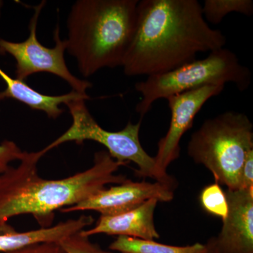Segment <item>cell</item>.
Masks as SVG:
<instances>
[{"mask_svg":"<svg viewBox=\"0 0 253 253\" xmlns=\"http://www.w3.org/2000/svg\"><path fill=\"white\" fill-rule=\"evenodd\" d=\"M226 43L222 32L205 20L197 0H141L122 67L128 77L162 74Z\"/></svg>","mask_w":253,"mask_h":253,"instance_id":"6da1fadb","label":"cell"},{"mask_svg":"<svg viewBox=\"0 0 253 253\" xmlns=\"http://www.w3.org/2000/svg\"><path fill=\"white\" fill-rule=\"evenodd\" d=\"M42 151L25 152L17 167L0 174V224L11 218L31 214L42 228L49 227L58 210L79 204L109 184H121L126 176L116 174L126 163L113 159L107 151L94 155L89 169L61 179H46L38 174Z\"/></svg>","mask_w":253,"mask_h":253,"instance_id":"7a4b0ae2","label":"cell"},{"mask_svg":"<svg viewBox=\"0 0 253 253\" xmlns=\"http://www.w3.org/2000/svg\"><path fill=\"white\" fill-rule=\"evenodd\" d=\"M139 0H78L67 20L66 50L89 77L122 66L135 27Z\"/></svg>","mask_w":253,"mask_h":253,"instance_id":"3957f363","label":"cell"},{"mask_svg":"<svg viewBox=\"0 0 253 253\" xmlns=\"http://www.w3.org/2000/svg\"><path fill=\"white\" fill-rule=\"evenodd\" d=\"M253 150V125L245 113L229 111L206 120L193 133L187 154L228 190L241 187V173Z\"/></svg>","mask_w":253,"mask_h":253,"instance_id":"277c9868","label":"cell"},{"mask_svg":"<svg viewBox=\"0 0 253 253\" xmlns=\"http://www.w3.org/2000/svg\"><path fill=\"white\" fill-rule=\"evenodd\" d=\"M235 84L239 91L249 89L251 72L231 50L221 48L206 58L194 60L169 72L149 76L135 84L141 94L136 111L143 118L155 101L206 86Z\"/></svg>","mask_w":253,"mask_h":253,"instance_id":"5b68a950","label":"cell"},{"mask_svg":"<svg viewBox=\"0 0 253 253\" xmlns=\"http://www.w3.org/2000/svg\"><path fill=\"white\" fill-rule=\"evenodd\" d=\"M85 101L79 99L66 104L72 116V125L62 135L42 150V152L45 154L68 141H75L78 144L87 140L96 141L107 149L113 159L126 164L130 162L136 164L139 168L136 170L137 175L168 184L158 173L154 157L150 156L141 146L139 139L141 119L136 124L128 123L122 130L107 131L95 121L86 107Z\"/></svg>","mask_w":253,"mask_h":253,"instance_id":"8992f818","label":"cell"},{"mask_svg":"<svg viewBox=\"0 0 253 253\" xmlns=\"http://www.w3.org/2000/svg\"><path fill=\"white\" fill-rule=\"evenodd\" d=\"M45 1H43L35 8V13L30 21V34L26 41L14 42L0 39V54L11 55L16 60V79L24 82L26 78L35 73H49L67 82L73 90L81 94H86L92 84L89 81L78 79L70 72L64 53L67 44L66 40L61 41L59 27L54 31V47L43 46L37 38V25L38 17Z\"/></svg>","mask_w":253,"mask_h":253,"instance_id":"52a82bcc","label":"cell"},{"mask_svg":"<svg viewBox=\"0 0 253 253\" xmlns=\"http://www.w3.org/2000/svg\"><path fill=\"white\" fill-rule=\"evenodd\" d=\"M224 86H206L168 98L171 112L170 123L166 136L158 143L155 156L156 169L169 185L176 187L175 179L167 172L171 163L180 155V141L186 131L192 127L194 118L208 100L221 94Z\"/></svg>","mask_w":253,"mask_h":253,"instance_id":"ba28073f","label":"cell"},{"mask_svg":"<svg viewBox=\"0 0 253 253\" xmlns=\"http://www.w3.org/2000/svg\"><path fill=\"white\" fill-rule=\"evenodd\" d=\"M174 187L155 181L125 182L105 188L79 204L60 210L61 212L96 211L101 215L111 216L127 212L140 206L148 200L155 199L158 202H169L174 199Z\"/></svg>","mask_w":253,"mask_h":253,"instance_id":"9c48e42d","label":"cell"},{"mask_svg":"<svg viewBox=\"0 0 253 253\" xmlns=\"http://www.w3.org/2000/svg\"><path fill=\"white\" fill-rule=\"evenodd\" d=\"M227 216L214 237L220 253H253V189L228 190Z\"/></svg>","mask_w":253,"mask_h":253,"instance_id":"30bf717a","label":"cell"},{"mask_svg":"<svg viewBox=\"0 0 253 253\" xmlns=\"http://www.w3.org/2000/svg\"><path fill=\"white\" fill-rule=\"evenodd\" d=\"M158 203V200L150 199L127 212L116 215H101L94 227L84 229L81 234L89 238L103 234L144 240L159 239L160 234L156 230L154 221Z\"/></svg>","mask_w":253,"mask_h":253,"instance_id":"8fae6325","label":"cell"},{"mask_svg":"<svg viewBox=\"0 0 253 253\" xmlns=\"http://www.w3.org/2000/svg\"><path fill=\"white\" fill-rule=\"evenodd\" d=\"M91 216L83 214L77 219L61 221L54 226L19 232L8 224H0V253L19 251L43 243H60L68 236L84 230L94 223Z\"/></svg>","mask_w":253,"mask_h":253,"instance_id":"7c38bea8","label":"cell"},{"mask_svg":"<svg viewBox=\"0 0 253 253\" xmlns=\"http://www.w3.org/2000/svg\"><path fill=\"white\" fill-rule=\"evenodd\" d=\"M0 78L6 83V89L0 92V101L6 99L17 100L29 106L31 109L43 111L48 117L56 119L63 111L60 105L67 104L79 99H89L86 94H81L72 91L68 94L60 96H49L41 94L33 89L23 81L10 77L0 68Z\"/></svg>","mask_w":253,"mask_h":253,"instance_id":"4fadbf2b","label":"cell"},{"mask_svg":"<svg viewBox=\"0 0 253 253\" xmlns=\"http://www.w3.org/2000/svg\"><path fill=\"white\" fill-rule=\"evenodd\" d=\"M109 249L121 253H202L206 245L196 243L191 246H175L160 244L154 240L118 236Z\"/></svg>","mask_w":253,"mask_h":253,"instance_id":"5bb4252c","label":"cell"},{"mask_svg":"<svg viewBox=\"0 0 253 253\" xmlns=\"http://www.w3.org/2000/svg\"><path fill=\"white\" fill-rule=\"evenodd\" d=\"M202 6L203 16L207 22L218 24L230 13L245 16L253 14L252 0H206Z\"/></svg>","mask_w":253,"mask_h":253,"instance_id":"9a60e30c","label":"cell"},{"mask_svg":"<svg viewBox=\"0 0 253 253\" xmlns=\"http://www.w3.org/2000/svg\"><path fill=\"white\" fill-rule=\"evenodd\" d=\"M200 201L203 208L210 214L222 220L227 216L229 206L226 194L218 183L206 186L200 195Z\"/></svg>","mask_w":253,"mask_h":253,"instance_id":"2e32d148","label":"cell"},{"mask_svg":"<svg viewBox=\"0 0 253 253\" xmlns=\"http://www.w3.org/2000/svg\"><path fill=\"white\" fill-rule=\"evenodd\" d=\"M59 244L67 253H113L91 242L89 237L82 235L81 231L68 236Z\"/></svg>","mask_w":253,"mask_h":253,"instance_id":"e0dca14e","label":"cell"},{"mask_svg":"<svg viewBox=\"0 0 253 253\" xmlns=\"http://www.w3.org/2000/svg\"><path fill=\"white\" fill-rule=\"evenodd\" d=\"M26 151L21 149L14 141L5 140L0 144V174L10 167V163L21 161Z\"/></svg>","mask_w":253,"mask_h":253,"instance_id":"ac0fdd59","label":"cell"},{"mask_svg":"<svg viewBox=\"0 0 253 253\" xmlns=\"http://www.w3.org/2000/svg\"><path fill=\"white\" fill-rule=\"evenodd\" d=\"M8 253H67L59 243H43Z\"/></svg>","mask_w":253,"mask_h":253,"instance_id":"d6986e66","label":"cell"},{"mask_svg":"<svg viewBox=\"0 0 253 253\" xmlns=\"http://www.w3.org/2000/svg\"><path fill=\"white\" fill-rule=\"evenodd\" d=\"M240 189H253V150L248 154L241 169Z\"/></svg>","mask_w":253,"mask_h":253,"instance_id":"ffe728a7","label":"cell"},{"mask_svg":"<svg viewBox=\"0 0 253 253\" xmlns=\"http://www.w3.org/2000/svg\"><path fill=\"white\" fill-rule=\"evenodd\" d=\"M205 245H206V249L202 253H220L216 246L214 237L208 240L207 244Z\"/></svg>","mask_w":253,"mask_h":253,"instance_id":"44dd1931","label":"cell"}]
</instances>
